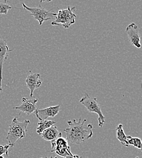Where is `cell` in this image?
I'll return each instance as SVG.
<instances>
[{"instance_id":"e0dca14e","label":"cell","mask_w":142,"mask_h":158,"mask_svg":"<svg viewBox=\"0 0 142 158\" xmlns=\"http://www.w3.org/2000/svg\"><path fill=\"white\" fill-rule=\"evenodd\" d=\"M10 146L9 145H0V156L5 154L7 156H9V148Z\"/></svg>"},{"instance_id":"2e32d148","label":"cell","mask_w":142,"mask_h":158,"mask_svg":"<svg viewBox=\"0 0 142 158\" xmlns=\"http://www.w3.org/2000/svg\"><path fill=\"white\" fill-rule=\"evenodd\" d=\"M11 9L12 7L7 4V1H5L4 2H0V14L6 15L8 11Z\"/></svg>"},{"instance_id":"9a60e30c","label":"cell","mask_w":142,"mask_h":158,"mask_svg":"<svg viewBox=\"0 0 142 158\" xmlns=\"http://www.w3.org/2000/svg\"><path fill=\"white\" fill-rule=\"evenodd\" d=\"M128 142L129 146H133L142 152V140L141 139L132 138L131 136H128Z\"/></svg>"},{"instance_id":"8fae6325","label":"cell","mask_w":142,"mask_h":158,"mask_svg":"<svg viewBox=\"0 0 142 158\" xmlns=\"http://www.w3.org/2000/svg\"><path fill=\"white\" fill-rule=\"evenodd\" d=\"M40 74L39 73H30L26 79V83L30 90V97L32 98L34 91L38 89L42 85L40 80Z\"/></svg>"},{"instance_id":"8992f818","label":"cell","mask_w":142,"mask_h":158,"mask_svg":"<svg viewBox=\"0 0 142 158\" xmlns=\"http://www.w3.org/2000/svg\"><path fill=\"white\" fill-rule=\"evenodd\" d=\"M52 149L51 153H55L57 155L66 158L67 156H72L73 154L71 151V147L66 139L61 136L55 140L51 142Z\"/></svg>"},{"instance_id":"52a82bcc","label":"cell","mask_w":142,"mask_h":158,"mask_svg":"<svg viewBox=\"0 0 142 158\" xmlns=\"http://www.w3.org/2000/svg\"><path fill=\"white\" fill-rule=\"evenodd\" d=\"M126 32L131 44L137 49L141 48L142 44L140 43V35L138 26L135 23H131L126 27Z\"/></svg>"},{"instance_id":"5b68a950","label":"cell","mask_w":142,"mask_h":158,"mask_svg":"<svg viewBox=\"0 0 142 158\" xmlns=\"http://www.w3.org/2000/svg\"><path fill=\"white\" fill-rule=\"evenodd\" d=\"M42 2L43 1H41L39 6L36 7H29L27 6L24 2H22L23 8L25 10L30 12L31 15L34 17L35 20L39 21V24L40 26L42 25L43 22L55 18L57 15L56 13H54L52 12L54 9L50 10H47L46 9H44L41 6Z\"/></svg>"},{"instance_id":"ffe728a7","label":"cell","mask_w":142,"mask_h":158,"mask_svg":"<svg viewBox=\"0 0 142 158\" xmlns=\"http://www.w3.org/2000/svg\"><path fill=\"white\" fill-rule=\"evenodd\" d=\"M0 158H4L2 156H0Z\"/></svg>"},{"instance_id":"ac0fdd59","label":"cell","mask_w":142,"mask_h":158,"mask_svg":"<svg viewBox=\"0 0 142 158\" xmlns=\"http://www.w3.org/2000/svg\"><path fill=\"white\" fill-rule=\"evenodd\" d=\"M65 158H82L80 156H79V155H72V156H67Z\"/></svg>"},{"instance_id":"6da1fadb","label":"cell","mask_w":142,"mask_h":158,"mask_svg":"<svg viewBox=\"0 0 142 158\" xmlns=\"http://www.w3.org/2000/svg\"><path fill=\"white\" fill-rule=\"evenodd\" d=\"M86 119L81 122V118L78 121L75 119L67 121L68 127L64 130L66 135V140L68 142L74 144H80L82 142L89 139L93 136V125L88 124L85 125Z\"/></svg>"},{"instance_id":"7a4b0ae2","label":"cell","mask_w":142,"mask_h":158,"mask_svg":"<svg viewBox=\"0 0 142 158\" xmlns=\"http://www.w3.org/2000/svg\"><path fill=\"white\" fill-rule=\"evenodd\" d=\"M30 123V120L18 117L13 118L11 123L9 127L6 139L9 145L14 147L17 140L25 138L26 133L27 131V126Z\"/></svg>"},{"instance_id":"9c48e42d","label":"cell","mask_w":142,"mask_h":158,"mask_svg":"<svg viewBox=\"0 0 142 158\" xmlns=\"http://www.w3.org/2000/svg\"><path fill=\"white\" fill-rule=\"evenodd\" d=\"M13 49H10L7 43L5 40L0 39V92L2 89V69L4 61L7 59L9 53L13 51Z\"/></svg>"},{"instance_id":"44dd1931","label":"cell","mask_w":142,"mask_h":158,"mask_svg":"<svg viewBox=\"0 0 142 158\" xmlns=\"http://www.w3.org/2000/svg\"><path fill=\"white\" fill-rule=\"evenodd\" d=\"M136 158H139V157H136Z\"/></svg>"},{"instance_id":"5bb4252c","label":"cell","mask_w":142,"mask_h":158,"mask_svg":"<svg viewBox=\"0 0 142 158\" xmlns=\"http://www.w3.org/2000/svg\"><path fill=\"white\" fill-rule=\"evenodd\" d=\"M55 123H56V122L54 120H40L38 123V127L36 130L37 133L39 135H40L44 130L54 125Z\"/></svg>"},{"instance_id":"ba28073f","label":"cell","mask_w":142,"mask_h":158,"mask_svg":"<svg viewBox=\"0 0 142 158\" xmlns=\"http://www.w3.org/2000/svg\"><path fill=\"white\" fill-rule=\"evenodd\" d=\"M37 99H27L26 98H22L21 99V105L20 106L14 107L13 109L20 110L27 115H30L35 113V111L37 110Z\"/></svg>"},{"instance_id":"4fadbf2b","label":"cell","mask_w":142,"mask_h":158,"mask_svg":"<svg viewBox=\"0 0 142 158\" xmlns=\"http://www.w3.org/2000/svg\"><path fill=\"white\" fill-rule=\"evenodd\" d=\"M116 136L123 146L126 147H129L128 142V136H126L124 132L122 124H119L116 128Z\"/></svg>"},{"instance_id":"277c9868","label":"cell","mask_w":142,"mask_h":158,"mask_svg":"<svg viewBox=\"0 0 142 158\" xmlns=\"http://www.w3.org/2000/svg\"><path fill=\"white\" fill-rule=\"evenodd\" d=\"M80 103L87 109L88 111L95 113L98 115L99 127L100 128L103 127L105 122V117L102 113V109L97 99L95 98H91L88 94L84 93L83 97L80 100Z\"/></svg>"},{"instance_id":"7c38bea8","label":"cell","mask_w":142,"mask_h":158,"mask_svg":"<svg viewBox=\"0 0 142 158\" xmlns=\"http://www.w3.org/2000/svg\"><path fill=\"white\" fill-rule=\"evenodd\" d=\"M40 135L44 140L52 142L61 137L62 133L59 131L57 127L53 125L44 130Z\"/></svg>"},{"instance_id":"d6986e66","label":"cell","mask_w":142,"mask_h":158,"mask_svg":"<svg viewBox=\"0 0 142 158\" xmlns=\"http://www.w3.org/2000/svg\"><path fill=\"white\" fill-rule=\"evenodd\" d=\"M58 158L57 157H50V158H47V157H45V158Z\"/></svg>"},{"instance_id":"3957f363","label":"cell","mask_w":142,"mask_h":158,"mask_svg":"<svg viewBox=\"0 0 142 158\" xmlns=\"http://www.w3.org/2000/svg\"><path fill=\"white\" fill-rule=\"evenodd\" d=\"M75 7H67L66 9H59L54 21L51 23L52 26H61L64 29H68L75 23L77 15L74 13Z\"/></svg>"},{"instance_id":"30bf717a","label":"cell","mask_w":142,"mask_h":158,"mask_svg":"<svg viewBox=\"0 0 142 158\" xmlns=\"http://www.w3.org/2000/svg\"><path fill=\"white\" fill-rule=\"evenodd\" d=\"M60 110V105L50 106L44 109H37L35 111L36 117L40 120H47L49 118H54L56 116Z\"/></svg>"}]
</instances>
